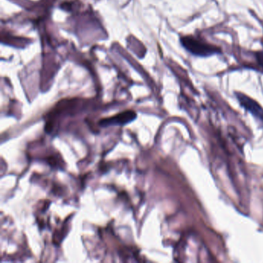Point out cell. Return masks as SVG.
<instances>
[{"label": "cell", "mask_w": 263, "mask_h": 263, "mask_svg": "<svg viewBox=\"0 0 263 263\" xmlns=\"http://www.w3.org/2000/svg\"><path fill=\"white\" fill-rule=\"evenodd\" d=\"M181 43L188 52L197 57H209L212 55L221 53L219 47L207 44L194 36H182L181 38Z\"/></svg>", "instance_id": "obj_1"}, {"label": "cell", "mask_w": 263, "mask_h": 263, "mask_svg": "<svg viewBox=\"0 0 263 263\" xmlns=\"http://www.w3.org/2000/svg\"><path fill=\"white\" fill-rule=\"evenodd\" d=\"M235 95L241 105L243 106L245 109L263 122V108L260 103L242 93H235Z\"/></svg>", "instance_id": "obj_2"}, {"label": "cell", "mask_w": 263, "mask_h": 263, "mask_svg": "<svg viewBox=\"0 0 263 263\" xmlns=\"http://www.w3.org/2000/svg\"><path fill=\"white\" fill-rule=\"evenodd\" d=\"M137 117V115L133 111H126L116 115L114 117L101 119L99 122L100 126L108 127L111 125H124L132 122Z\"/></svg>", "instance_id": "obj_3"}, {"label": "cell", "mask_w": 263, "mask_h": 263, "mask_svg": "<svg viewBox=\"0 0 263 263\" xmlns=\"http://www.w3.org/2000/svg\"><path fill=\"white\" fill-rule=\"evenodd\" d=\"M256 57L258 62H259V64H260L263 68V51L257 52L256 54Z\"/></svg>", "instance_id": "obj_4"}]
</instances>
